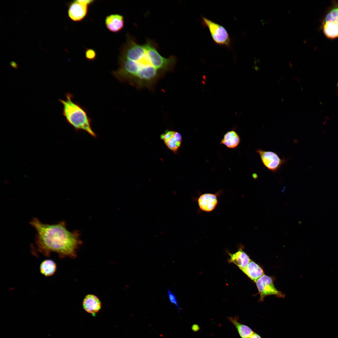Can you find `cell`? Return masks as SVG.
<instances>
[{
	"instance_id": "1",
	"label": "cell",
	"mask_w": 338,
	"mask_h": 338,
	"mask_svg": "<svg viewBox=\"0 0 338 338\" xmlns=\"http://www.w3.org/2000/svg\"><path fill=\"white\" fill-rule=\"evenodd\" d=\"M176 61L174 56H162L150 40L140 44L128 36L120 50L118 68L112 74L121 82L137 89L152 90L160 78L173 70Z\"/></svg>"
},
{
	"instance_id": "2",
	"label": "cell",
	"mask_w": 338,
	"mask_h": 338,
	"mask_svg": "<svg viewBox=\"0 0 338 338\" xmlns=\"http://www.w3.org/2000/svg\"><path fill=\"white\" fill-rule=\"evenodd\" d=\"M30 223L36 230L35 244L40 253L47 257L52 252L61 258L76 257V251L82 243L79 233L69 231L64 221L49 224L33 218Z\"/></svg>"
},
{
	"instance_id": "3",
	"label": "cell",
	"mask_w": 338,
	"mask_h": 338,
	"mask_svg": "<svg viewBox=\"0 0 338 338\" xmlns=\"http://www.w3.org/2000/svg\"><path fill=\"white\" fill-rule=\"evenodd\" d=\"M65 100L59 99L62 104L63 114L68 123L72 126L75 131H83L94 138L97 136L91 127V120L86 110L77 103L74 101L72 94L67 93Z\"/></svg>"
},
{
	"instance_id": "4",
	"label": "cell",
	"mask_w": 338,
	"mask_h": 338,
	"mask_svg": "<svg viewBox=\"0 0 338 338\" xmlns=\"http://www.w3.org/2000/svg\"><path fill=\"white\" fill-rule=\"evenodd\" d=\"M322 29L328 38H338V1L332 3L323 19Z\"/></svg>"
},
{
	"instance_id": "5",
	"label": "cell",
	"mask_w": 338,
	"mask_h": 338,
	"mask_svg": "<svg viewBox=\"0 0 338 338\" xmlns=\"http://www.w3.org/2000/svg\"><path fill=\"white\" fill-rule=\"evenodd\" d=\"M204 25L207 27L214 41L218 44L229 46L231 40L229 36L222 26L207 19L202 17Z\"/></svg>"
},
{
	"instance_id": "6",
	"label": "cell",
	"mask_w": 338,
	"mask_h": 338,
	"mask_svg": "<svg viewBox=\"0 0 338 338\" xmlns=\"http://www.w3.org/2000/svg\"><path fill=\"white\" fill-rule=\"evenodd\" d=\"M273 278L266 275H264L256 282L260 295L259 301H262L266 296L274 295L278 298H283L285 294L278 290L274 286Z\"/></svg>"
},
{
	"instance_id": "7",
	"label": "cell",
	"mask_w": 338,
	"mask_h": 338,
	"mask_svg": "<svg viewBox=\"0 0 338 338\" xmlns=\"http://www.w3.org/2000/svg\"><path fill=\"white\" fill-rule=\"evenodd\" d=\"M257 152L264 165L269 170L276 172L279 170L285 160L281 159L276 153L258 149Z\"/></svg>"
},
{
	"instance_id": "8",
	"label": "cell",
	"mask_w": 338,
	"mask_h": 338,
	"mask_svg": "<svg viewBox=\"0 0 338 338\" xmlns=\"http://www.w3.org/2000/svg\"><path fill=\"white\" fill-rule=\"evenodd\" d=\"M166 146L174 152H176L180 147L182 142L180 134L177 131L166 130L160 136Z\"/></svg>"
},
{
	"instance_id": "9",
	"label": "cell",
	"mask_w": 338,
	"mask_h": 338,
	"mask_svg": "<svg viewBox=\"0 0 338 338\" xmlns=\"http://www.w3.org/2000/svg\"><path fill=\"white\" fill-rule=\"evenodd\" d=\"M219 193H205L200 195L197 199L200 209L205 212L213 211L218 203V196Z\"/></svg>"
},
{
	"instance_id": "10",
	"label": "cell",
	"mask_w": 338,
	"mask_h": 338,
	"mask_svg": "<svg viewBox=\"0 0 338 338\" xmlns=\"http://www.w3.org/2000/svg\"><path fill=\"white\" fill-rule=\"evenodd\" d=\"M88 11V6L82 4L76 0L69 4L68 14L71 20L74 22H79L85 18Z\"/></svg>"
},
{
	"instance_id": "11",
	"label": "cell",
	"mask_w": 338,
	"mask_h": 338,
	"mask_svg": "<svg viewBox=\"0 0 338 338\" xmlns=\"http://www.w3.org/2000/svg\"><path fill=\"white\" fill-rule=\"evenodd\" d=\"M243 246L241 245L236 252L232 253L228 252L230 256L228 261L233 263L241 270L245 268L251 260L249 256L243 251Z\"/></svg>"
},
{
	"instance_id": "12",
	"label": "cell",
	"mask_w": 338,
	"mask_h": 338,
	"mask_svg": "<svg viewBox=\"0 0 338 338\" xmlns=\"http://www.w3.org/2000/svg\"><path fill=\"white\" fill-rule=\"evenodd\" d=\"M83 306L86 312L93 315H95L100 310L101 308V303L96 296L89 294L86 295L84 298Z\"/></svg>"
},
{
	"instance_id": "13",
	"label": "cell",
	"mask_w": 338,
	"mask_h": 338,
	"mask_svg": "<svg viewBox=\"0 0 338 338\" xmlns=\"http://www.w3.org/2000/svg\"><path fill=\"white\" fill-rule=\"evenodd\" d=\"M105 24L107 29L113 33L118 32L122 29L124 26V18L118 14H111L107 16Z\"/></svg>"
},
{
	"instance_id": "14",
	"label": "cell",
	"mask_w": 338,
	"mask_h": 338,
	"mask_svg": "<svg viewBox=\"0 0 338 338\" xmlns=\"http://www.w3.org/2000/svg\"><path fill=\"white\" fill-rule=\"evenodd\" d=\"M241 270L248 278L255 282L264 274L263 269L252 260Z\"/></svg>"
},
{
	"instance_id": "15",
	"label": "cell",
	"mask_w": 338,
	"mask_h": 338,
	"mask_svg": "<svg viewBox=\"0 0 338 338\" xmlns=\"http://www.w3.org/2000/svg\"><path fill=\"white\" fill-rule=\"evenodd\" d=\"M228 319L236 327L241 338H249L254 333L249 326L239 322L238 317L228 316Z\"/></svg>"
},
{
	"instance_id": "16",
	"label": "cell",
	"mask_w": 338,
	"mask_h": 338,
	"mask_svg": "<svg viewBox=\"0 0 338 338\" xmlns=\"http://www.w3.org/2000/svg\"><path fill=\"white\" fill-rule=\"evenodd\" d=\"M240 142V139L238 135L234 131H231L224 135L221 143L228 148H233L237 147Z\"/></svg>"
},
{
	"instance_id": "17",
	"label": "cell",
	"mask_w": 338,
	"mask_h": 338,
	"mask_svg": "<svg viewBox=\"0 0 338 338\" xmlns=\"http://www.w3.org/2000/svg\"><path fill=\"white\" fill-rule=\"evenodd\" d=\"M57 268L56 264L53 260L50 259H45L40 264V272L45 276H50L54 274Z\"/></svg>"
},
{
	"instance_id": "18",
	"label": "cell",
	"mask_w": 338,
	"mask_h": 338,
	"mask_svg": "<svg viewBox=\"0 0 338 338\" xmlns=\"http://www.w3.org/2000/svg\"><path fill=\"white\" fill-rule=\"evenodd\" d=\"M167 293L169 301L171 303L173 304L176 305L178 310V313L179 314L180 312L181 309L179 306L176 295L171 291L168 287L167 288Z\"/></svg>"
},
{
	"instance_id": "19",
	"label": "cell",
	"mask_w": 338,
	"mask_h": 338,
	"mask_svg": "<svg viewBox=\"0 0 338 338\" xmlns=\"http://www.w3.org/2000/svg\"><path fill=\"white\" fill-rule=\"evenodd\" d=\"M96 56V53L94 50L90 49L86 50L85 57L88 60H93L95 59Z\"/></svg>"
},
{
	"instance_id": "20",
	"label": "cell",
	"mask_w": 338,
	"mask_h": 338,
	"mask_svg": "<svg viewBox=\"0 0 338 338\" xmlns=\"http://www.w3.org/2000/svg\"><path fill=\"white\" fill-rule=\"evenodd\" d=\"M77 1L80 3L87 6L92 3L94 2V0H79Z\"/></svg>"
},
{
	"instance_id": "21",
	"label": "cell",
	"mask_w": 338,
	"mask_h": 338,
	"mask_svg": "<svg viewBox=\"0 0 338 338\" xmlns=\"http://www.w3.org/2000/svg\"><path fill=\"white\" fill-rule=\"evenodd\" d=\"M191 329L194 332H197L200 330V327L198 325L194 324L192 326Z\"/></svg>"
},
{
	"instance_id": "22",
	"label": "cell",
	"mask_w": 338,
	"mask_h": 338,
	"mask_svg": "<svg viewBox=\"0 0 338 338\" xmlns=\"http://www.w3.org/2000/svg\"><path fill=\"white\" fill-rule=\"evenodd\" d=\"M249 338H262L259 334H258L254 332L252 335Z\"/></svg>"
},
{
	"instance_id": "23",
	"label": "cell",
	"mask_w": 338,
	"mask_h": 338,
	"mask_svg": "<svg viewBox=\"0 0 338 338\" xmlns=\"http://www.w3.org/2000/svg\"><path fill=\"white\" fill-rule=\"evenodd\" d=\"M337 88H338V83H337Z\"/></svg>"
}]
</instances>
